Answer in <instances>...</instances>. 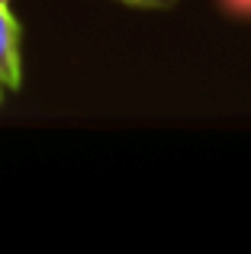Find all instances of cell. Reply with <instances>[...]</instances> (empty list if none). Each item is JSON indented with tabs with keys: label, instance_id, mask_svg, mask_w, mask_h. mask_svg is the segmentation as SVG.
Here are the masks:
<instances>
[{
	"label": "cell",
	"instance_id": "7a4b0ae2",
	"mask_svg": "<svg viewBox=\"0 0 251 254\" xmlns=\"http://www.w3.org/2000/svg\"><path fill=\"white\" fill-rule=\"evenodd\" d=\"M126 6H142V10H164V6H174L177 0H116Z\"/></svg>",
	"mask_w": 251,
	"mask_h": 254
},
{
	"label": "cell",
	"instance_id": "277c9868",
	"mask_svg": "<svg viewBox=\"0 0 251 254\" xmlns=\"http://www.w3.org/2000/svg\"><path fill=\"white\" fill-rule=\"evenodd\" d=\"M0 103H3V90H0Z\"/></svg>",
	"mask_w": 251,
	"mask_h": 254
},
{
	"label": "cell",
	"instance_id": "6da1fadb",
	"mask_svg": "<svg viewBox=\"0 0 251 254\" xmlns=\"http://www.w3.org/2000/svg\"><path fill=\"white\" fill-rule=\"evenodd\" d=\"M23 84V58H19V26L6 3L0 0V90L10 93Z\"/></svg>",
	"mask_w": 251,
	"mask_h": 254
},
{
	"label": "cell",
	"instance_id": "5b68a950",
	"mask_svg": "<svg viewBox=\"0 0 251 254\" xmlns=\"http://www.w3.org/2000/svg\"><path fill=\"white\" fill-rule=\"evenodd\" d=\"M3 3H6V0H3Z\"/></svg>",
	"mask_w": 251,
	"mask_h": 254
},
{
	"label": "cell",
	"instance_id": "3957f363",
	"mask_svg": "<svg viewBox=\"0 0 251 254\" xmlns=\"http://www.w3.org/2000/svg\"><path fill=\"white\" fill-rule=\"evenodd\" d=\"M229 6H232V10H245V13H251V0H229Z\"/></svg>",
	"mask_w": 251,
	"mask_h": 254
}]
</instances>
